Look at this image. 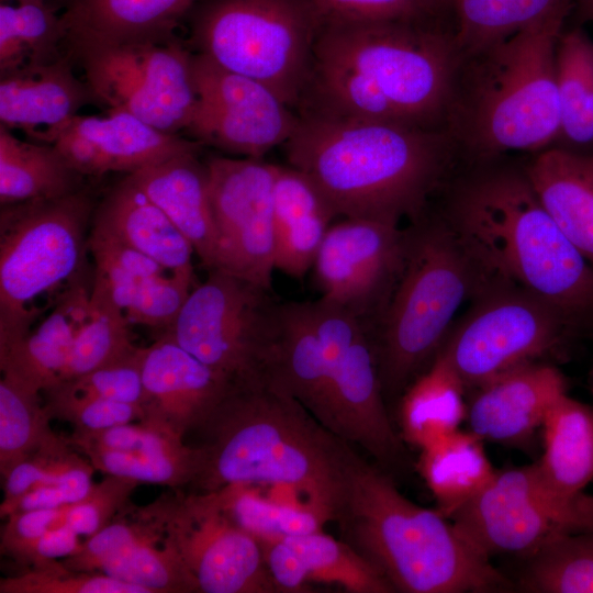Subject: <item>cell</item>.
<instances>
[{"label": "cell", "instance_id": "6da1fadb", "mask_svg": "<svg viewBox=\"0 0 593 593\" xmlns=\"http://www.w3.org/2000/svg\"><path fill=\"white\" fill-rule=\"evenodd\" d=\"M461 61L451 23L325 24L301 104L326 116L446 130Z\"/></svg>", "mask_w": 593, "mask_h": 593}, {"label": "cell", "instance_id": "7a4b0ae2", "mask_svg": "<svg viewBox=\"0 0 593 593\" xmlns=\"http://www.w3.org/2000/svg\"><path fill=\"white\" fill-rule=\"evenodd\" d=\"M446 223L483 277L524 290L575 328L593 323V267L514 167L474 170L452 188Z\"/></svg>", "mask_w": 593, "mask_h": 593}, {"label": "cell", "instance_id": "3957f363", "mask_svg": "<svg viewBox=\"0 0 593 593\" xmlns=\"http://www.w3.org/2000/svg\"><path fill=\"white\" fill-rule=\"evenodd\" d=\"M337 215L421 220L458 145L447 130L302 113L284 144Z\"/></svg>", "mask_w": 593, "mask_h": 593}, {"label": "cell", "instance_id": "277c9868", "mask_svg": "<svg viewBox=\"0 0 593 593\" xmlns=\"http://www.w3.org/2000/svg\"><path fill=\"white\" fill-rule=\"evenodd\" d=\"M201 430L204 458L192 483L200 492L283 486L334 521L354 449L298 400L269 383L235 387Z\"/></svg>", "mask_w": 593, "mask_h": 593}, {"label": "cell", "instance_id": "5b68a950", "mask_svg": "<svg viewBox=\"0 0 593 593\" xmlns=\"http://www.w3.org/2000/svg\"><path fill=\"white\" fill-rule=\"evenodd\" d=\"M334 522L351 546L403 593H501L516 586L438 511L406 499L353 452Z\"/></svg>", "mask_w": 593, "mask_h": 593}, {"label": "cell", "instance_id": "8992f818", "mask_svg": "<svg viewBox=\"0 0 593 593\" xmlns=\"http://www.w3.org/2000/svg\"><path fill=\"white\" fill-rule=\"evenodd\" d=\"M569 11L462 58L446 130L479 160L536 152L560 135L556 49Z\"/></svg>", "mask_w": 593, "mask_h": 593}, {"label": "cell", "instance_id": "52a82bcc", "mask_svg": "<svg viewBox=\"0 0 593 593\" xmlns=\"http://www.w3.org/2000/svg\"><path fill=\"white\" fill-rule=\"evenodd\" d=\"M416 223L406 231L400 275L370 328L384 399L421 374L466 298L486 282L446 222Z\"/></svg>", "mask_w": 593, "mask_h": 593}, {"label": "cell", "instance_id": "ba28073f", "mask_svg": "<svg viewBox=\"0 0 593 593\" xmlns=\"http://www.w3.org/2000/svg\"><path fill=\"white\" fill-rule=\"evenodd\" d=\"M94 198L66 195L1 205L0 350L24 337L75 286L86 281Z\"/></svg>", "mask_w": 593, "mask_h": 593}, {"label": "cell", "instance_id": "9c48e42d", "mask_svg": "<svg viewBox=\"0 0 593 593\" xmlns=\"http://www.w3.org/2000/svg\"><path fill=\"white\" fill-rule=\"evenodd\" d=\"M184 21L193 53L300 104L320 30L304 0H197Z\"/></svg>", "mask_w": 593, "mask_h": 593}, {"label": "cell", "instance_id": "30bf717a", "mask_svg": "<svg viewBox=\"0 0 593 593\" xmlns=\"http://www.w3.org/2000/svg\"><path fill=\"white\" fill-rule=\"evenodd\" d=\"M270 291L233 273L209 270L160 336L235 387L269 383L282 329V303Z\"/></svg>", "mask_w": 593, "mask_h": 593}, {"label": "cell", "instance_id": "8fae6325", "mask_svg": "<svg viewBox=\"0 0 593 593\" xmlns=\"http://www.w3.org/2000/svg\"><path fill=\"white\" fill-rule=\"evenodd\" d=\"M313 311L326 361L318 422L381 467L403 468L406 451L385 407L370 327L322 299L313 302Z\"/></svg>", "mask_w": 593, "mask_h": 593}, {"label": "cell", "instance_id": "7c38bea8", "mask_svg": "<svg viewBox=\"0 0 593 593\" xmlns=\"http://www.w3.org/2000/svg\"><path fill=\"white\" fill-rule=\"evenodd\" d=\"M66 52L81 66L97 101L109 110L128 112L169 134L186 130L197 102L193 52L176 34Z\"/></svg>", "mask_w": 593, "mask_h": 593}, {"label": "cell", "instance_id": "4fadbf2b", "mask_svg": "<svg viewBox=\"0 0 593 593\" xmlns=\"http://www.w3.org/2000/svg\"><path fill=\"white\" fill-rule=\"evenodd\" d=\"M439 354L465 387H475L535 362L574 331L555 307L518 288L486 282Z\"/></svg>", "mask_w": 593, "mask_h": 593}, {"label": "cell", "instance_id": "5bb4252c", "mask_svg": "<svg viewBox=\"0 0 593 593\" xmlns=\"http://www.w3.org/2000/svg\"><path fill=\"white\" fill-rule=\"evenodd\" d=\"M449 518L489 558L528 557L561 535L593 526V495H559L533 463L495 471L490 482Z\"/></svg>", "mask_w": 593, "mask_h": 593}, {"label": "cell", "instance_id": "9a60e30c", "mask_svg": "<svg viewBox=\"0 0 593 593\" xmlns=\"http://www.w3.org/2000/svg\"><path fill=\"white\" fill-rule=\"evenodd\" d=\"M166 541L200 593H277L258 539L238 527L212 492L158 499Z\"/></svg>", "mask_w": 593, "mask_h": 593}, {"label": "cell", "instance_id": "2e32d148", "mask_svg": "<svg viewBox=\"0 0 593 593\" xmlns=\"http://www.w3.org/2000/svg\"><path fill=\"white\" fill-rule=\"evenodd\" d=\"M192 71L197 102L184 131L201 145L261 158L294 133L299 116L266 85L197 53Z\"/></svg>", "mask_w": 593, "mask_h": 593}, {"label": "cell", "instance_id": "e0dca14e", "mask_svg": "<svg viewBox=\"0 0 593 593\" xmlns=\"http://www.w3.org/2000/svg\"><path fill=\"white\" fill-rule=\"evenodd\" d=\"M217 232L216 268L271 290L276 165L260 158L205 160Z\"/></svg>", "mask_w": 593, "mask_h": 593}, {"label": "cell", "instance_id": "ac0fdd59", "mask_svg": "<svg viewBox=\"0 0 593 593\" xmlns=\"http://www.w3.org/2000/svg\"><path fill=\"white\" fill-rule=\"evenodd\" d=\"M405 247L406 231L395 223L346 217L332 224L313 265L321 299L371 328L400 275Z\"/></svg>", "mask_w": 593, "mask_h": 593}, {"label": "cell", "instance_id": "d6986e66", "mask_svg": "<svg viewBox=\"0 0 593 593\" xmlns=\"http://www.w3.org/2000/svg\"><path fill=\"white\" fill-rule=\"evenodd\" d=\"M70 569L100 572L146 593H193L198 585L166 541L158 500L127 504L109 524L88 537L80 550L61 559Z\"/></svg>", "mask_w": 593, "mask_h": 593}, {"label": "cell", "instance_id": "ffe728a7", "mask_svg": "<svg viewBox=\"0 0 593 593\" xmlns=\"http://www.w3.org/2000/svg\"><path fill=\"white\" fill-rule=\"evenodd\" d=\"M142 382V422L180 438L201 430L235 388L164 336L143 347Z\"/></svg>", "mask_w": 593, "mask_h": 593}, {"label": "cell", "instance_id": "44dd1931", "mask_svg": "<svg viewBox=\"0 0 593 593\" xmlns=\"http://www.w3.org/2000/svg\"><path fill=\"white\" fill-rule=\"evenodd\" d=\"M55 147L81 176L132 174L201 144L163 132L137 116L109 110L105 116L76 115L56 136Z\"/></svg>", "mask_w": 593, "mask_h": 593}, {"label": "cell", "instance_id": "7402d4cb", "mask_svg": "<svg viewBox=\"0 0 593 593\" xmlns=\"http://www.w3.org/2000/svg\"><path fill=\"white\" fill-rule=\"evenodd\" d=\"M66 52L49 63L0 75V125L53 144L79 110L97 101L85 80L72 69Z\"/></svg>", "mask_w": 593, "mask_h": 593}, {"label": "cell", "instance_id": "603a6c76", "mask_svg": "<svg viewBox=\"0 0 593 593\" xmlns=\"http://www.w3.org/2000/svg\"><path fill=\"white\" fill-rule=\"evenodd\" d=\"M467 406L470 432L482 440L517 445L542 426L552 403L567 384L547 363L530 362L479 385Z\"/></svg>", "mask_w": 593, "mask_h": 593}, {"label": "cell", "instance_id": "cb8c5ba5", "mask_svg": "<svg viewBox=\"0 0 593 593\" xmlns=\"http://www.w3.org/2000/svg\"><path fill=\"white\" fill-rule=\"evenodd\" d=\"M260 544L280 592H306L309 582L338 584L351 593L395 592L351 546L323 529Z\"/></svg>", "mask_w": 593, "mask_h": 593}, {"label": "cell", "instance_id": "d4e9b609", "mask_svg": "<svg viewBox=\"0 0 593 593\" xmlns=\"http://www.w3.org/2000/svg\"><path fill=\"white\" fill-rule=\"evenodd\" d=\"M200 149L175 155L130 175L192 245L208 270L216 268L217 232Z\"/></svg>", "mask_w": 593, "mask_h": 593}, {"label": "cell", "instance_id": "484cf974", "mask_svg": "<svg viewBox=\"0 0 593 593\" xmlns=\"http://www.w3.org/2000/svg\"><path fill=\"white\" fill-rule=\"evenodd\" d=\"M91 230L133 247L178 275L194 277L192 245L130 175L94 210Z\"/></svg>", "mask_w": 593, "mask_h": 593}, {"label": "cell", "instance_id": "4316f807", "mask_svg": "<svg viewBox=\"0 0 593 593\" xmlns=\"http://www.w3.org/2000/svg\"><path fill=\"white\" fill-rule=\"evenodd\" d=\"M197 0H67L65 48L175 35Z\"/></svg>", "mask_w": 593, "mask_h": 593}, {"label": "cell", "instance_id": "83f0119b", "mask_svg": "<svg viewBox=\"0 0 593 593\" xmlns=\"http://www.w3.org/2000/svg\"><path fill=\"white\" fill-rule=\"evenodd\" d=\"M336 211L301 170L276 165L272 200L275 269L300 279L314 265Z\"/></svg>", "mask_w": 593, "mask_h": 593}, {"label": "cell", "instance_id": "f1b7e54d", "mask_svg": "<svg viewBox=\"0 0 593 593\" xmlns=\"http://www.w3.org/2000/svg\"><path fill=\"white\" fill-rule=\"evenodd\" d=\"M92 282L70 289L20 340L0 350V369L41 392L60 381L75 342L92 314Z\"/></svg>", "mask_w": 593, "mask_h": 593}, {"label": "cell", "instance_id": "f546056e", "mask_svg": "<svg viewBox=\"0 0 593 593\" xmlns=\"http://www.w3.org/2000/svg\"><path fill=\"white\" fill-rule=\"evenodd\" d=\"M525 171L549 215L593 267V154L545 149Z\"/></svg>", "mask_w": 593, "mask_h": 593}, {"label": "cell", "instance_id": "4dcf8cb0", "mask_svg": "<svg viewBox=\"0 0 593 593\" xmlns=\"http://www.w3.org/2000/svg\"><path fill=\"white\" fill-rule=\"evenodd\" d=\"M545 451L535 462L559 495L577 499L593 481V406L562 393L547 411Z\"/></svg>", "mask_w": 593, "mask_h": 593}, {"label": "cell", "instance_id": "1f68e13d", "mask_svg": "<svg viewBox=\"0 0 593 593\" xmlns=\"http://www.w3.org/2000/svg\"><path fill=\"white\" fill-rule=\"evenodd\" d=\"M326 382V361L312 302H283L278 357L269 384L298 400L317 421Z\"/></svg>", "mask_w": 593, "mask_h": 593}, {"label": "cell", "instance_id": "d6a6232c", "mask_svg": "<svg viewBox=\"0 0 593 593\" xmlns=\"http://www.w3.org/2000/svg\"><path fill=\"white\" fill-rule=\"evenodd\" d=\"M465 388L450 365L436 354L429 368L402 394L399 407L402 438L422 450L457 432L467 418Z\"/></svg>", "mask_w": 593, "mask_h": 593}, {"label": "cell", "instance_id": "836d02e7", "mask_svg": "<svg viewBox=\"0 0 593 593\" xmlns=\"http://www.w3.org/2000/svg\"><path fill=\"white\" fill-rule=\"evenodd\" d=\"M54 144L20 139L0 125V204L51 199L85 187Z\"/></svg>", "mask_w": 593, "mask_h": 593}, {"label": "cell", "instance_id": "e575fe53", "mask_svg": "<svg viewBox=\"0 0 593 593\" xmlns=\"http://www.w3.org/2000/svg\"><path fill=\"white\" fill-rule=\"evenodd\" d=\"M473 433L459 429L422 449L418 469L435 496L438 512L449 518L493 478V469Z\"/></svg>", "mask_w": 593, "mask_h": 593}, {"label": "cell", "instance_id": "d590c367", "mask_svg": "<svg viewBox=\"0 0 593 593\" xmlns=\"http://www.w3.org/2000/svg\"><path fill=\"white\" fill-rule=\"evenodd\" d=\"M65 30L45 0H16L0 4V75L63 56Z\"/></svg>", "mask_w": 593, "mask_h": 593}, {"label": "cell", "instance_id": "8d00e7d4", "mask_svg": "<svg viewBox=\"0 0 593 593\" xmlns=\"http://www.w3.org/2000/svg\"><path fill=\"white\" fill-rule=\"evenodd\" d=\"M572 8V0H454L455 38L463 58Z\"/></svg>", "mask_w": 593, "mask_h": 593}, {"label": "cell", "instance_id": "74e56055", "mask_svg": "<svg viewBox=\"0 0 593 593\" xmlns=\"http://www.w3.org/2000/svg\"><path fill=\"white\" fill-rule=\"evenodd\" d=\"M560 134L578 145L593 143V41L580 26L560 34L556 49Z\"/></svg>", "mask_w": 593, "mask_h": 593}, {"label": "cell", "instance_id": "f35d334b", "mask_svg": "<svg viewBox=\"0 0 593 593\" xmlns=\"http://www.w3.org/2000/svg\"><path fill=\"white\" fill-rule=\"evenodd\" d=\"M526 558L523 591L593 593V526L561 535Z\"/></svg>", "mask_w": 593, "mask_h": 593}, {"label": "cell", "instance_id": "ab89813d", "mask_svg": "<svg viewBox=\"0 0 593 593\" xmlns=\"http://www.w3.org/2000/svg\"><path fill=\"white\" fill-rule=\"evenodd\" d=\"M42 392L10 371L0 379V472L3 477L56 433Z\"/></svg>", "mask_w": 593, "mask_h": 593}, {"label": "cell", "instance_id": "60d3db41", "mask_svg": "<svg viewBox=\"0 0 593 593\" xmlns=\"http://www.w3.org/2000/svg\"><path fill=\"white\" fill-rule=\"evenodd\" d=\"M78 451L104 474L170 488L192 484L204 458L201 446L190 447L184 443L155 450L116 451L85 447Z\"/></svg>", "mask_w": 593, "mask_h": 593}, {"label": "cell", "instance_id": "b9f144b4", "mask_svg": "<svg viewBox=\"0 0 593 593\" xmlns=\"http://www.w3.org/2000/svg\"><path fill=\"white\" fill-rule=\"evenodd\" d=\"M223 512L259 541L323 529L325 522L304 506L270 501L255 485L230 484L211 491Z\"/></svg>", "mask_w": 593, "mask_h": 593}, {"label": "cell", "instance_id": "7bdbcfd3", "mask_svg": "<svg viewBox=\"0 0 593 593\" xmlns=\"http://www.w3.org/2000/svg\"><path fill=\"white\" fill-rule=\"evenodd\" d=\"M92 278L128 325L156 329L158 336L174 323L195 286L194 277L181 275L150 280Z\"/></svg>", "mask_w": 593, "mask_h": 593}, {"label": "cell", "instance_id": "ee69618b", "mask_svg": "<svg viewBox=\"0 0 593 593\" xmlns=\"http://www.w3.org/2000/svg\"><path fill=\"white\" fill-rule=\"evenodd\" d=\"M94 470L68 438L55 434L2 477V502L51 486H71L88 492L93 484Z\"/></svg>", "mask_w": 593, "mask_h": 593}, {"label": "cell", "instance_id": "f6af8a7d", "mask_svg": "<svg viewBox=\"0 0 593 593\" xmlns=\"http://www.w3.org/2000/svg\"><path fill=\"white\" fill-rule=\"evenodd\" d=\"M91 303V317L75 342L60 381L119 361L138 349L132 339L131 325L93 281Z\"/></svg>", "mask_w": 593, "mask_h": 593}, {"label": "cell", "instance_id": "bcb514c9", "mask_svg": "<svg viewBox=\"0 0 593 593\" xmlns=\"http://www.w3.org/2000/svg\"><path fill=\"white\" fill-rule=\"evenodd\" d=\"M320 27L332 23L414 22L454 23L451 0H304Z\"/></svg>", "mask_w": 593, "mask_h": 593}, {"label": "cell", "instance_id": "7dc6e473", "mask_svg": "<svg viewBox=\"0 0 593 593\" xmlns=\"http://www.w3.org/2000/svg\"><path fill=\"white\" fill-rule=\"evenodd\" d=\"M0 593H146L142 588L100 572L80 571L52 561L0 580Z\"/></svg>", "mask_w": 593, "mask_h": 593}, {"label": "cell", "instance_id": "c3c4849f", "mask_svg": "<svg viewBox=\"0 0 593 593\" xmlns=\"http://www.w3.org/2000/svg\"><path fill=\"white\" fill-rule=\"evenodd\" d=\"M143 347L130 356L85 374L63 380L47 389L91 399L124 402L142 407ZM46 390V389H45Z\"/></svg>", "mask_w": 593, "mask_h": 593}, {"label": "cell", "instance_id": "681fc988", "mask_svg": "<svg viewBox=\"0 0 593 593\" xmlns=\"http://www.w3.org/2000/svg\"><path fill=\"white\" fill-rule=\"evenodd\" d=\"M42 394L49 417L70 423L74 430L99 432L144 418L143 409L130 403L75 396L53 389Z\"/></svg>", "mask_w": 593, "mask_h": 593}, {"label": "cell", "instance_id": "f907efd6", "mask_svg": "<svg viewBox=\"0 0 593 593\" xmlns=\"http://www.w3.org/2000/svg\"><path fill=\"white\" fill-rule=\"evenodd\" d=\"M138 482L105 474L79 501L65 507L64 524L87 538L109 524L127 504Z\"/></svg>", "mask_w": 593, "mask_h": 593}, {"label": "cell", "instance_id": "816d5d0a", "mask_svg": "<svg viewBox=\"0 0 593 593\" xmlns=\"http://www.w3.org/2000/svg\"><path fill=\"white\" fill-rule=\"evenodd\" d=\"M65 507L10 514L1 528L2 555L22 566L34 542L49 528L64 524Z\"/></svg>", "mask_w": 593, "mask_h": 593}, {"label": "cell", "instance_id": "f5cc1de1", "mask_svg": "<svg viewBox=\"0 0 593 593\" xmlns=\"http://www.w3.org/2000/svg\"><path fill=\"white\" fill-rule=\"evenodd\" d=\"M81 545L79 535L70 527L65 524L54 526L34 542L22 566L27 569L68 558L76 555Z\"/></svg>", "mask_w": 593, "mask_h": 593}, {"label": "cell", "instance_id": "db71d44e", "mask_svg": "<svg viewBox=\"0 0 593 593\" xmlns=\"http://www.w3.org/2000/svg\"><path fill=\"white\" fill-rule=\"evenodd\" d=\"M581 21L593 22V0H572Z\"/></svg>", "mask_w": 593, "mask_h": 593}, {"label": "cell", "instance_id": "11a10c76", "mask_svg": "<svg viewBox=\"0 0 593 593\" xmlns=\"http://www.w3.org/2000/svg\"><path fill=\"white\" fill-rule=\"evenodd\" d=\"M7 1H16V0H1V2H7Z\"/></svg>", "mask_w": 593, "mask_h": 593}, {"label": "cell", "instance_id": "9f6ffc18", "mask_svg": "<svg viewBox=\"0 0 593 593\" xmlns=\"http://www.w3.org/2000/svg\"><path fill=\"white\" fill-rule=\"evenodd\" d=\"M452 4H454V0H451Z\"/></svg>", "mask_w": 593, "mask_h": 593}, {"label": "cell", "instance_id": "6f0895ef", "mask_svg": "<svg viewBox=\"0 0 593 593\" xmlns=\"http://www.w3.org/2000/svg\"><path fill=\"white\" fill-rule=\"evenodd\" d=\"M592 392H593V385H592Z\"/></svg>", "mask_w": 593, "mask_h": 593}]
</instances>
